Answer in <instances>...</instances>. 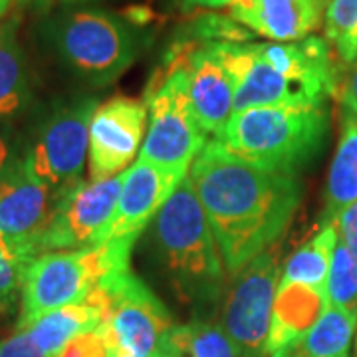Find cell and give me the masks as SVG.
<instances>
[{"instance_id": "25", "label": "cell", "mask_w": 357, "mask_h": 357, "mask_svg": "<svg viewBox=\"0 0 357 357\" xmlns=\"http://www.w3.org/2000/svg\"><path fill=\"white\" fill-rule=\"evenodd\" d=\"M326 300L330 306L357 314V260L342 238L333 248L332 264L326 278Z\"/></svg>"}, {"instance_id": "12", "label": "cell", "mask_w": 357, "mask_h": 357, "mask_svg": "<svg viewBox=\"0 0 357 357\" xmlns=\"http://www.w3.org/2000/svg\"><path fill=\"white\" fill-rule=\"evenodd\" d=\"M215 48L234 86V112L276 105L324 107L316 105L304 89L268 66L260 58L255 42H215Z\"/></svg>"}, {"instance_id": "27", "label": "cell", "mask_w": 357, "mask_h": 357, "mask_svg": "<svg viewBox=\"0 0 357 357\" xmlns=\"http://www.w3.org/2000/svg\"><path fill=\"white\" fill-rule=\"evenodd\" d=\"M357 26V0H330L326 16H324V30L326 38L337 44L345 38Z\"/></svg>"}, {"instance_id": "34", "label": "cell", "mask_w": 357, "mask_h": 357, "mask_svg": "<svg viewBox=\"0 0 357 357\" xmlns=\"http://www.w3.org/2000/svg\"><path fill=\"white\" fill-rule=\"evenodd\" d=\"M236 0H183V8L185 10H192V8H222V6H230Z\"/></svg>"}, {"instance_id": "39", "label": "cell", "mask_w": 357, "mask_h": 357, "mask_svg": "<svg viewBox=\"0 0 357 357\" xmlns=\"http://www.w3.org/2000/svg\"><path fill=\"white\" fill-rule=\"evenodd\" d=\"M344 357H349V356H344Z\"/></svg>"}, {"instance_id": "35", "label": "cell", "mask_w": 357, "mask_h": 357, "mask_svg": "<svg viewBox=\"0 0 357 357\" xmlns=\"http://www.w3.org/2000/svg\"><path fill=\"white\" fill-rule=\"evenodd\" d=\"M109 357H183L178 354V349L173 345V342L167 345L165 349L157 351V354H151V356H128V354H117V351H112Z\"/></svg>"}, {"instance_id": "28", "label": "cell", "mask_w": 357, "mask_h": 357, "mask_svg": "<svg viewBox=\"0 0 357 357\" xmlns=\"http://www.w3.org/2000/svg\"><path fill=\"white\" fill-rule=\"evenodd\" d=\"M56 357H109V345L102 328H96L70 340Z\"/></svg>"}, {"instance_id": "33", "label": "cell", "mask_w": 357, "mask_h": 357, "mask_svg": "<svg viewBox=\"0 0 357 357\" xmlns=\"http://www.w3.org/2000/svg\"><path fill=\"white\" fill-rule=\"evenodd\" d=\"M18 157H14L13 151V145H10V141L6 139V135L0 131V177L14 165V161H16Z\"/></svg>"}, {"instance_id": "5", "label": "cell", "mask_w": 357, "mask_h": 357, "mask_svg": "<svg viewBox=\"0 0 357 357\" xmlns=\"http://www.w3.org/2000/svg\"><path fill=\"white\" fill-rule=\"evenodd\" d=\"M48 38L58 58L93 86L115 82L137 56V38L128 20L100 8L58 16L48 26Z\"/></svg>"}, {"instance_id": "29", "label": "cell", "mask_w": 357, "mask_h": 357, "mask_svg": "<svg viewBox=\"0 0 357 357\" xmlns=\"http://www.w3.org/2000/svg\"><path fill=\"white\" fill-rule=\"evenodd\" d=\"M335 96L344 103L347 114L357 115V60L349 62L344 70H340Z\"/></svg>"}, {"instance_id": "18", "label": "cell", "mask_w": 357, "mask_h": 357, "mask_svg": "<svg viewBox=\"0 0 357 357\" xmlns=\"http://www.w3.org/2000/svg\"><path fill=\"white\" fill-rule=\"evenodd\" d=\"M328 306L326 292L298 282H278L266 356H274L302 340Z\"/></svg>"}, {"instance_id": "3", "label": "cell", "mask_w": 357, "mask_h": 357, "mask_svg": "<svg viewBox=\"0 0 357 357\" xmlns=\"http://www.w3.org/2000/svg\"><path fill=\"white\" fill-rule=\"evenodd\" d=\"M137 236L34 256L22 272L18 330L64 306L86 302L103 276L129 270Z\"/></svg>"}, {"instance_id": "38", "label": "cell", "mask_w": 357, "mask_h": 357, "mask_svg": "<svg viewBox=\"0 0 357 357\" xmlns=\"http://www.w3.org/2000/svg\"><path fill=\"white\" fill-rule=\"evenodd\" d=\"M64 4H82V2H91V0H62Z\"/></svg>"}, {"instance_id": "7", "label": "cell", "mask_w": 357, "mask_h": 357, "mask_svg": "<svg viewBox=\"0 0 357 357\" xmlns=\"http://www.w3.org/2000/svg\"><path fill=\"white\" fill-rule=\"evenodd\" d=\"M145 103L149 128L139 159L163 169L189 173L195 157L208 141L191 109L185 68L169 74L155 72L145 89Z\"/></svg>"}, {"instance_id": "19", "label": "cell", "mask_w": 357, "mask_h": 357, "mask_svg": "<svg viewBox=\"0 0 357 357\" xmlns=\"http://www.w3.org/2000/svg\"><path fill=\"white\" fill-rule=\"evenodd\" d=\"M357 328V314L326 306L312 330L290 347L270 357H344L349 356L351 337Z\"/></svg>"}, {"instance_id": "22", "label": "cell", "mask_w": 357, "mask_h": 357, "mask_svg": "<svg viewBox=\"0 0 357 357\" xmlns=\"http://www.w3.org/2000/svg\"><path fill=\"white\" fill-rule=\"evenodd\" d=\"M16 20L0 24V121L16 117L30 103V76L16 36Z\"/></svg>"}, {"instance_id": "10", "label": "cell", "mask_w": 357, "mask_h": 357, "mask_svg": "<svg viewBox=\"0 0 357 357\" xmlns=\"http://www.w3.org/2000/svg\"><path fill=\"white\" fill-rule=\"evenodd\" d=\"M278 274V256L272 250H264L236 274V280L227 294L220 326L248 357H268L266 342Z\"/></svg>"}, {"instance_id": "26", "label": "cell", "mask_w": 357, "mask_h": 357, "mask_svg": "<svg viewBox=\"0 0 357 357\" xmlns=\"http://www.w3.org/2000/svg\"><path fill=\"white\" fill-rule=\"evenodd\" d=\"M28 262L30 260H26L20 250L0 232V314H6L14 306Z\"/></svg>"}, {"instance_id": "4", "label": "cell", "mask_w": 357, "mask_h": 357, "mask_svg": "<svg viewBox=\"0 0 357 357\" xmlns=\"http://www.w3.org/2000/svg\"><path fill=\"white\" fill-rule=\"evenodd\" d=\"M155 236L167 270L187 298L213 300L225 280V264L213 229L189 177L155 217Z\"/></svg>"}, {"instance_id": "11", "label": "cell", "mask_w": 357, "mask_h": 357, "mask_svg": "<svg viewBox=\"0 0 357 357\" xmlns=\"http://www.w3.org/2000/svg\"><path fill=\"white\" fill-rule=\"evenodd\" d=\"M147 115V103L133 98H114L96 107L89 121V181H107L133 161Z\"/></svg>"}, {"instance_id": "6", "label": "cell", "mask_w": 357, "mask_h": 357, "mask_svg": "<svg viewBox=\"0 0 357 357\" xmlns=\"http://www.w3.org/2000/svg\"><path fill=\"white\" fill-rule=\"evenodd\" d=\"M86 302L102 310L100 328L109 354L151 356L171 344V314L131 268L103 276Z\"/></svg>"}, {"instance_id": "23", "label": "cell", "mask_w": 357, "mask_h": 357, "mask_svg": "<svg viewBox=\"0 0 357 357\" xmlns=\"http://www.w3.org/2000/svg\"><path fill=\"white\" fill-rule=\"evenodd\" d=\"M340 232L335 222L324 225L318 234L300 246L282 268L280 282H298L326 292V278L332 264L333 248L337 244Z\"/></svg>"}, {"instance_id": "36", "label": "cell", "mask_w": 357, "mask_h": 357, "mask_svg": "<svg viewBox=\"0 0 357 357\" xmlns=\"http://www.w3.org/2000/svg\"><path fill=\"white\" fill-rule=\"evenodd\" d=\"M26 4H34V6H38V8H48L52 4V0H22Z\"/></svg>"}, {"instance_id": "20", "label": "cell", "mask_w": 357, "mask_h": 357, "mask_svg": "<svg viewBox=\"0 0 357 357\" xmlns=\"http://www.w3.org/2000/svg\"><path fill=\"white\" fill-rule=\"evenodd\" d=\"M357 201V115L344 117L342 135L333 155L328 185H326V208L324 225L335 222L340 213Z\"/></svg>"}, {"instance_id": "8", "label": "cell", "mask_w": 357, "mask_h": 357, "mask_svg": "<svg viewBox=\"0 0 357 357\" xmlns=\"http://www.w3.org/2000/svg\"><path fill=\"white\" fill-rule=\"evenodd\" d=\"M98 105L93 98L60 103L40 123L22 159L28 171L52 191H62L82 178L88 159L89 121Z\"/></svg>"}, {"instance_id": "21", "label": "cell", "mask_w": 357, "mask_h": 357, "mask_svg": "<svg viewBox=\"0 0 357 357\" xmlns=\"http://www.w3.org/2000/svg\"><path fill=\"white\" fill-rule=\"evenodd\" d=\"M102 324V310L91 302H79L54 310L26 328L32 342L46 357H56L64 345L84 332H91Z\"/></svg>"}, {"instance_id": "17", "label": "cell", "mask_w": 357, "mask_h": 357, "mask_svg": "<svg viewBox=\"0 0 357 357\" xmlns=\"http://www.w3.org/2000/svg\"><path fill=\"white\" fill-rule=\"evenodd\" d=\"M330 0H236L230 18L274 42H298L310 36L326 16Z\"/></svg>"}, {"instance_id": "32", "label": "cell", "mask_w": 357, "mask_h": 357, "mask_svg": "<svg viewBox=\"0 0 357 357\" xmlns=\"http://www.w3.org/2000/svg\"><path fill=\"white\" fill-rule=\"evenodd\" d=\"M335 50H337L342 62H345V64L357 60V26L345 36V38H342L335 44Z\"/></svg>"}, {"instance_id": "13", "label": "cell", "mask_w": 357, "mask_h": 357, "mask_svg": "<svg viewBox=\"0 0 357 357\" xmlns=\"http://www.w3.org/2000/svg\"><path fill=\"white\" fill-rule=\"evenodd\" d=\"M54 201L56 191L28 171L22 157L0 177V232L26 260L36 256V243L50 218Z\"/></svg>"}, {"instance_id": "16", "label": "cell", "mask_w": 357, "mask_h": 357, "mask_svg": "<svg viewBox=\"0 0 357 357\" xmlns=\"http://www.w3.org/2000/svg\"><path fill=\"white\" fill-rule=\"evenodd\" d=\"M183 68L189 82L192 114L204 133L215 135L217 139L234 114V86L230 74L218 58L215 44H206L192 52Z\"/></svg>"}, {"instance_id": "1", "label": "cell", "mask_w": 357, "mask_h": 357, "mask_svg": "<svg viewBox=\"0 0 357 357\" xmlns=\"http://www.w3.org/2000/svg\"><path fill=\"white\" fill-rule=\"evenodd\" d=\"M189 181L203 204L222 264L234 276L280 241L302 201L296 175L246 163L217 139L195 157Z\"/></svg>"}, {"instance_id": "14", "label": "cell", "mask_w": 357, "mask_h": 357, "mask_svg": "<svg viewBox=\"0 0 357 357\" xmlns=\"http://www.w3.org/2000/svg\"><path fill=\"white\" fill-rule=\"evenodd\" d=\"M185 177L187 173L183 171H171L137 159L133 167L126 171L114 215L100 232L96 244L137 236L147 222L157 217L161 206Z\"/></svg>"}, {"instance_id": "37", "label": "cell", "mask_w": 357, "mask_h": 357, "mask_svg": "<svg viewBox=\"0 0 357 357\" xmlns=\"http://www.w3.org/2000/svg\"><path fill=\"white\" fill-rule=\"evenodd\" d=\"M10 4H13V0H0V20L4 18V14L8 13Z\"/></svg>"}, {"instance_id": "2", "label": "cell", "mask_w": 357, "mask_h": 357, "mask_svg": "<svg viewBox=\"0 0 357 357\" xmlns=\"http://www.w3.org/2000/svg\"><path fill=\"white\" fill-rule=\"evenodd\" d=\"M328 137L324 107H252L234 112L217 141L246 163L296 175L321 151Z\"/></svg>"}, {"instance_id": "31", "label": "cell", "mask_w": 357, "mask_h": 357, "mask_svg": "<svg viewBox=\"0 0 357 357\" xmlns=\"http://www.w3.org/2000/svg\"><path fill=\"white\" fill-rule=\"evenodd\" d=\"M335 225H337L340 238L344 241L345 246L349 248V252L356 256L357 260V201L340 213Z\"/></svg>"}, {"instance_id": "9", "label": "cell", "mask_w": 357, "mask_h": 357, "mask_svg": "<svg viewBox=\"0 0 357 357\" xmlns=\"http://www.w3.org/2000/svg\"><path fill=\"white\" fill-rule=\"evenodd\" d=\"M126 173L107 181H76L56 192L50 218L36 243V256L56 250H76L98 243L112 218Z\"/></svg>"}, {"instance_id": "15", "label": "cell", "mask_w": 357, "mask_h": 357, "mask_svg": "<svg viewBox=\"0 0 357 357\" xmlns=\"http://www.w3.org/2000/svg\"><path fill=\"white\" fill-rule=\"evenodd\" d=\"M260 58L290 79L316 103L324 105L328 96H335L340 68L333 64L330 44L318 36L298 42H266L256 44Z\"/></svg>"}, {"instance_id": "30", "label": "cell", "mask_w": 357, "mask_h": 357, "mask_svg": "<svg viewBox=\"0 0 357 357\" xmlns=\"http://www.w3.org/2000/svg\"><path fill=\"white\" fill-rule=\"evenodd\" d=\"M0 357H46L38 345L32 342L28 330L18 332L0 342Z\"/></svg>"}, {"instance_id": "24", "label": "cell", "mask_w": 357, "mask_h": 357, "mask_svg": "<svg viewBox=\"0 0 357 357\" xmlns=\"http://www.w3.org/2000/svg\"><path fill=\"white\" fill-rule=\"evenodd\" d=\"M171 342L183 357H248L222 326L201 319L175 326Z\"/></svg>"}]
</instances>
